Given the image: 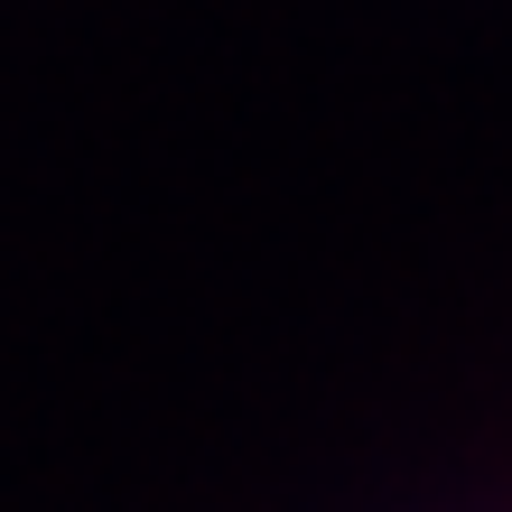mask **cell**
Segmentation results:
<instances>
[]
</instances>
